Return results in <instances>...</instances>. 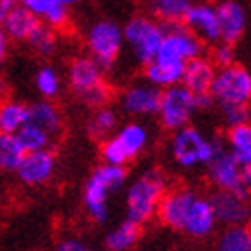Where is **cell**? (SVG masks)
<instances>
[{
  "label": "cell",
  "mask_w": 251,
  "mask_h": 251,
  "mask_svg": "<svg viewBox=\"0 0 251 251\" xmlns=\"http://www.w3.org/2000/svg\"><path fill=\"white\" fill-rule=\"evenodd\" d=\"M215 229H217V219L215 212H212L210 200L196 194V198L190 204V210H188L184 219L182 231L190 237H196V239H202V237H208Z\"/></svg>",
  "instance_id": "obj_18"
},
{
  "label": "cell",
  "mask_w": 251,
  "mask_h": 251,
  "mask_svg": "<svg viewBox=\"0 0 251 251\" xmlns=\"http://www.w3.org/2000/svg\"><path fill=\"white\" fill-rule=\"evenodd\" d=\"M221 41L235 45L247 31V10L239 0H223L215 6Z\"/></svg>",
  "instance_id": "obj_14"
},
{
  "label": "cell",
  "mask_w": 251,
  "mask_h": 251,
  "mask_svg": "<svg viewBox=\"0 0 251 251\" xmlns=\"http://www.w3.org/2000/svg\"><path fill=\"white\" fill-rule=\"evenodd\" d=\"M27 123L35 125V127L43 129L51 137L59 135L64 129V119H61L59 108L53 104V100H35L33 104H27Z\"/></svg>",
  "instance_id": "obj_21"
},
{
  "label": "cell",
  "mask_w": 251,
  "mask_h": 251,
  "mask_svg": "<svg viewBox=\"0 0 251 251\" xmlns=\"http://www.w3.org/2000/svg\"><path fill=\"white\" fill-rule=\"evenodd\" d=\"M35 88L45 100H53L61 92V76L53 66H43L35 74Z\"/></svg>",
  "instance_id": "obj_32"
},
{
  "label": "cell",
  "mask_w": 251,
  "mask_h": 251,
  "mask_svg": "<svg viewBox=\"0 0 251 251\" xmlns=\"http://www.w3.org/2000/svg\"><path fill=\"white\" fill-rule=\"evenodd\" d=\"M86 47L90 57L96 61V66L106 72L117 64L121 51L125 47L123 41V29L112 21H96L86 31Z\"/></svg>",
  "instance_id": "obj_6"
},
{
  "label": "cell",
  "mask_w": 251,
  "mask_h": 251,
  "mask_svg": "<svg viewBox=\"0 0 251 251\" xmlns=\"http://www.w3.org/2000/svg\"><path fill=\"white\" fill-rule=\"evenodd\" d=\"M184 27L190 31L192 35H196L202 43H217L221 41L219 37V23H217V12L212 4H204L198 2L192 4L190 10L186 12L184 17Z\"/></svg>",
  "instance_id": "obj_16"
},
{
  "label": "cell",
  "mask_w": 251,
  "mask_h": 251,
  "mask_svg": "<svg viewBox=\"0 0 251 251\" xmlns=\"http://www.w3.org/2000/svg\"><path fill=\"white\" fill-rule=\"evenodd\" d=\"M215 72L217 68L212 66L208 55H198L184 64L180 84L188 88L192 94H204L210 90V82L215 78Z\"/></svg>",
  "instance_id": "obj_19"
},
{
  "label": "cell",
  "mask_w": 251,
  "mask_h": 251,
  "mask_svg": "<svg viewBox=\"0 0 251 251\" xmlns=\"http://www.w3.org/2000/svg\"><path fill=\"white\" fill-rule=\"evenodd\" d=\"M149 143V131L143 123H125L117 135H108L100 147L104 164L110 166H127L129 161L139 157Z\"/></svg>",
  "instance_id": "obj_4"
},
{
  "label": "cell",
  "mask_w": 251,
  "mask_h": 251,
  "mask_svg": "<svg viewBox=\"0 0 251 251\" xmlns=\"http://www.w3.org/2000/svg\"><path fill=\"white\" fill-rule=\"evenodd\" d=\"M110 96H112V88L106 82H100L98 86L90 88V90H86L82 96H78V100L84 102L86 106H90V108H100V106L108 104Z\"/></svg>",
  "instance_id": "obj_35"
},
{
  "label": "cell",
  "mask_w": 251,
  "mask_h": 251,
  "mask_svg": "<svg viewBox=\"0 0 251 251\" xmlns=\"http://www.w3.org/2000/svg\"><path fill=\"white\" fill-rule=\"evenodd\" d=\"M17 4L33 12L43 25L51 29H64L70 23V8L57 4L55 0H17Z\"/></svg>",
  "instance_id": "obj_22"
},
{
  "label": "cell",
  "mask_w": 251,
  "mask_h": 251,
  "mask_svg": "<svg viewBox=\"0 0 251 251\" xmlns=\"http://www.w3.org/2000/svg\"><path fill=\"white\" fill-rule=\"evenodd\" d=\"M15 135H17L21 147L25 149V153H27V151H41V149H49V147H51V143H53L51 135L45 133L39 127H35V125H31V123H25Z\"/></svg>",
  "instance_id": "obj_29"
},
{
  "label": "cell",
  "mask_w": 251,
  "mask_h": 251,
  "mask_svg": "<svg viewBox=\"0 0 251 251\" xmlns=\"http://www.w3.org/2000/svg\"><path fill=\"white\" fill-rule=\"evenodd\" d=\"M0 188H2V176H0Z\"/></svg>",
  "instance_id": "obj_43"
},
{
  "label": "cell",
  "mask_w": 251,
  "mask_h": 251,
  "mask_svg": "<svg viewBox=\"0 0 251 251\" xmlns=\"http://www.w3.org/2000/svg\"><path fill=\"white\" fill-rule=\"evenodd\" d=\"M196 198V192L190 188H174V190H166V194L161 196L155 217L159 219L161 225L174 229V231H182L184 219L190 210L192 200Z\"/></svg>",
  "instance_id": "obj_13"
},
{
  "label": "cell",
  "mask_w": 251,
  "mask_h": 251,
  "mask_svg": "<svg viewBox=\"0 0 251 251\" xmlns=\"http://www.w3.org/2000/svg\"><path fill=\"white\" fill-rule=\"evenodd\" d=\"M55 251H90L88 249L82 241H78V239H64L57 247H55Z\"/></svg>",
  "instance_id": "obj_37"
},
{
  "label": "cell",
  "mask_w": 251,
  "mask_h": 251,
  "mask_svg": "<svg viewBox=\"0 0 251 251\" xmlns=\"http://www.w3.org/2000/svg\"><path fill=\"white\" fill-rule=\"evenodd\" d=\"M17 6V0H0V25L8 17V12Z\"/></svg>",
  "instance_id": "obj_39"
},
{
  "label": "cell",
  "mask_w": 251,
  "mask_h": 251,
  "mask_svg": "<svg viewBox=\"0 0 251 251\" xmlns=\"http://www.w3.org/2000/svg\"><path fill=\"white\" fill-rule=\"evenodd\" d=\"M57 4H61V6H66V8H70V6H74V4H78L80 0H55Z\"/></svg>",
  "instance_id": "obj_41"
},
{
  "label": "cell",
  "mask_w": 251,
  "mask_h": 251,
  "mask_svg": "<svg viewBox=\"0 0 251 251\" xmlns=\"http://www.w3.org/2000/svg\"><path fill=\"white\" fill-rule=\"evenodd\" d=\"M27 43L37 55L41 57H51L55 51H57V35H55V29L47 27V25H39L27 41Z\"/></svg>",
  "instance_id": "obj_31"
},
{
  "label": "cell",
  "mask_w": 251,
  "mask_h": 251,
  "mask_svg": "<svg viewBox=\"0 0 251 251\" xmlns=\"http://www.w3.org/2000/svg\"><path fill=\"white\" fill-rule=\"evenodd\" d=\"M208 92L217 104H249L251 74L241 64L219 68L210 82Z\"/></svg>",
  "instance_id": "obj_7"
},
{
  "label": "cell",
  "mask_w": 251,
  "mask_h": 251,
  "mask_svg": "<svg viewBox=\"0 0 251 251\" xmlns=\"http://www.w3.org/2000/svg\"><path fill=\"white\" fill-rule=\"evenodd\" d=\"M6 53H8V39H6V35L2 33V29H0V70H2V66H4Z\"/></svg>",
  "instance_id": "obj_40"
},
{
  "label": "cell",
  "mask_w": 251,
  "mask_h": 251,
  "mask_svg": "<svg viewBox=\"0 0 251 251\" xmlns=\"http://www.w3.org/2000/svg\"><path fill=\"white\" fill-rule=\"evenodd\" d=\"M235 57H237V53H235V45L225 43V41L212 43V51H210L208 59L212 61V66H215L217 70H219V68H227V66L237 64Z\"/></svg>",
  "instance_id": "obj_36"
},
{
  "label": "cell",
  "mask_w": 251,
  "mask_h": 251,
  "mask_svg": "<svg viewBox=\"0 0 251 251\" xmlns=\"http://www.w3.org/2000/svg\"><path fill=\"white\" fill-rule=\"evenodd\" d=\"M159 96H161L159 88L143 80L125 88L119 102L123 112L129 117H153L159 106Z\"/></svg>",
  "instance_id": "obj_12"
},
{
  "label": "cell",
  "mask_w": 251,
  "mask_h": 251,
  "mask_svg": "<svg viewBox=\"0 0 251 251\" xmlns=\"http://www.w3.org/2000/svg\"><path fill=\"white\" fill-rule=\"evenodd\" d=\"M192 4V0H149V10L159 23H182Z\"/></svg>",
  "instance_id": "obj_26"
},
{
  "label": "cell",
  "mask_w": 251,
  "mask_h": 251,
  "mask_svg": "<svg viewBox=\"0 0 251 251\" xmlns=\"http://www.w3.org/2000/svg\"><path fill=\"white\" fill-rule=\"evenodd\" d=\"M104 82V72L96 66L90 55H80L70 61L68 68V84L76 96H82L86 90Z\"/></svg>",
  "instance_id": "obj_17"
},
{
  "label": "cell",
  "mask_w": 251,
  "mask_h": 251,
  "mask_svg": "<svg viewBox=\"0 0 251 251\" xmlns=\"http://www.w3.org/2000/svg\"><path fill=\"white\" fill-rule=\"evenodd\" d=\"M182 72H184V64H172V61L153 59V61H149L147 66H143V80L147 84L159 88V90H164V88L180 84Z\"/></svg>",
  "instance_id": "obj_23"
},
{
  "label": "cell",
  "mask_w": 251,
  "mask_h": 251,
  "mask_svg": "<svg viewBox=\"0 0 251 251\" xmlns=\"http://www.w3.org/2000/svg\"><path fill=\"white\" fill-rule=\"evenodd\" d=\"M208 178L217 190L235 192L243 198H249V184H251V168H243L237 161L227 147L212 157L208 164Z\"/></svg>",
  "instance_id": "obj_10"
},
{
  "label": "cell",
  "mask_w": 251,
  "mask_h": 251,
  "mask_svg": "<svg viewBox=\"0 0 251 251\" xmlns=\"http://www.w3.org/2000/svg\"><path fill=\"white\" fill-rule=\"evenodd\" d=\"M208 200H210V206H212V212H215L217 223H223V225H227V227H243L249 221L247 198L235 194V192L217 190Z\"/></svg>",
  "instance_id": "obj_15"
},
{
  "label": "cell",
  "mask_w": 251,
  "mask_h": 251,
  "mask_svg": "<svg viewBox=\"0 0 251 251\" xmlns=\"http://www.w3.org/2000/svg\"><path fill=\"white\" fill-rule=\"evenodd\" d=\"M194 102H196V110H208L212 108L217 102L215 98L210 96V92H204V94H194Z\"/></svg>",
  "instance_id": "obj_38"
},
{
  "label": "cell",
  "mask_w": 251,
  "mask_h": 251,
  "mask_svg": "<svg viewBox=\"0 0 251 251\" xmlns=\"http://www.w3.org/2000/svg\"><path fill=\"white\" fill-rule=\"evenodd\" d=\"M221 106V119L227 125V129L237 127V125L249 123V104H219Z\"/></svg>",
  "instance_id": "obj_34"
},
{
  "label": "cell",
  "mask_w": 251,
  "mask_h": 251,
  "mask_svg": "<svg viewBox=\"0 0 251 251\" xmlns=\"http://www.w3.org/2000/svg\"><path fill=\"white\" fill-rule=\"evenodd\" d=\"M141 239V225H135L125 219L119 227H115L106 235V249L108 251H131Z\"/></svg>",
  "instance_id": "obj_25"
},
{
  "label": "cell",
  "mask_w": 251,
  "mask_h": 251,
  "mask_svg": "<svg viewBox=\"0 0 251 251\" xmlns=\"http://www.w3.org/2000/svg\"><path fill=\"white\" fill-rule=\"evenodd\" d=\"M123 29V41L131 47L133 57L141 66H147L157 55V49L164 39V27L153 17L137 15Z\"/></svg>",
  "instance_id": "obj_5"
},
{
  "label": "cell",
  "mask_w": 251,
  "mask_h": 251,
  "mask_svg": "<svg viewBox=\"0 0 251 251\" xmlns=\"http://www.w3.org/2000/svg\"><path fill=\"white\" fill-rule=\"evenodd\" d=\"M0 98H6V84H4V80H0Z\"/></svg>",
  "instance_id": "obj_42"
},
{
  "label": "cell",
  "mask_w": 251,
  "mask_h": 251,
  "mask_svg": "<svg viewBox=\"0 0 251 251\" xmlns=\"http://www.w3.org/2000/svg\"><path fill=\"white\" fill-rule=\"evenodd\" d=\"M217 251H251V233L245 227H227L223 231Z\"/></svg>",
  "instance_id": "obj_33"
},
{
  "label": "cell",
  "mask_w": 251,
  "mask_h": 251,
  "mask_svg": "<svg viewBox=\"0 0 251 251\" xmlns=\"http://www.w3.org/2000/svg\"><path fill=\"white\" fill-rule=\"evenodd\" d=\"M119 115L108 106L94 108V115L88 121V135L94 139H106V137L117 129Z\"/></svg>",
  "instance_id": "obj_28"
},
{
  "label": "cell",
  "mask_w": 251,
  "mask_h": 251,
  "mask_svg": "<svg viewBox=\"0 0 251 251\" xmlns=\"http://www.w3.org/2000/svg\"><path fill=\"white\" fill-rule=\"evenodd\" d=\"M25 155L17 135L0 133V172H15Z\"/></svg>",
  "instance_id": "obj_30"
},
{
  "label": "cell",
  "mask_w": 251,
  "mask_h": 251,
  "mask_svg": "<svg viewBox=\"0 0 251 251\" xmlns=\"http://www.w3.org/2000/svg\"><path fill=\"white\" fill-rule=\"evenodd\" d=\"M164 39L157 49L155 59L186 64L198 55H204V43L184 27V23H161Z\"/></svg>",
  "instance_id": "obj_9"
},
{
  "label": "cell",
  "mask_w": 251,
  "mask_h": 251,
  "mask_svg": "<svg viewBox=\"0 0 251 251\" xmlns=\"http://www.w3.org/2000/svg\"><path fill=\"white\" fill-rule=\"evenodd\" d=\"M27 104L19 100H2L0 102V133L15 135L27 123Z\"/></svg>",
  "instance_id": "obj_27"
},
{
  "label": "cell",
  "mask_w": 251,
  "mask_h": 251,
  "mask_svg": "<svg viewBox=\"0 0 251 251\" xmlns=\"http://www.w3.org/2000/svg\"><path fill=\"white\" fill-rule=\"evenodd\" d=\"M127 184L125 166H98L84 186V208L94 223H106L108 219V196L117 194Z\"/></svg>",
  "instance_id": "obj_3"
},
{
  "label": "cell",
  "mask_w": 251,
  "mask_h": 251,
  "mask_svg": "<svg viewBox=\"0 0 251 251\" xmlns=\"http://www.w3.org/2000/svg\"><path fill=\"white\" fill-rule=\"evenodd\" d=\"M168 190V178L159 168L143 172L125 194V212L127 221L135 225H145L155 217V210L161 196Z\"/></svg>",
  "instance_id": "obj_1"
},
{
  "label": "cell",
  "mask_w": 251,
  "mask_h": 251,
  "mask_svg": "<svg viewBox=\"0 0 251 251\" xmlns=\"http://www.w3.org/2000/svg\"><path fill=\"white\" fill-rule=\"evenodd\" d=\"M227 145H225L223 135L206 137L198 127H192V125H186V127L174 131L172 141H170L172 157L184 170L206 166Z\"/></svg>",
  "instance_id": "obj_2"
},
{
  "label": "cell",
  "mask_w": 251,
  "mask_h": 251,
  "mask_svg": "<svg viewBox=\"0 0 251 251\" xmlns=\"http://www.w3.org/2000/svg\"><path fill=\"white\" fill-rule=\"evenodd\" d=\"M225 145L227 151L239 161L243 168H251V127L249 123L231 127L225 135Z\"/></svg>",
  "instance_id": "obj_24"
},
{
  "label": "cell",
  "mask_w": 251,
  "mask_h": 251,
  "mask_svg": "<svg viewBox=\"0 0 251 251\" xmlns=\"http://www.w3.org/2000/svg\"><path fill=\"white\" fill-rule=\"evenodd\" d=\"M57 168V159L51 149H41V151H27L23 155L21 164L17 166L15 174L25 186H43L53 178Z\"/></svg>",
  "instance_id": "obj_11"
},
{
  "label": "cell",
  "mask_w": 251,
  "mask_h": 251,
  "mask_svg": "<svg viewBox=\"0 0 251 251\" xmlns=\"http://www.w3.org/2000/svg\"><path fill=\"white\" fill-rule=\"evenodd\" d=\"M39 25H41V21L37 19L33 12H29L27 8H23V6L17 4L8 12V17L2 21L0 29H2V33L6 35V39L25 43Z\"/></svg>",
  "instance_id": "obj_20"
},
{
  "label": "cell",
  "mask_w": 251,
  "mask_h": 251,
  "mask_svg": "<svg viewBox=\"0 0 251 251\" xmlns=\"http://www.w3.org/2000/svg\"><path fill=\"white\" fill-rule=\"evenodd\" d=\"M155 115L159 117V125L166 131H178L186 125H190L192 117L196 115L194 94L184 88L182 84H176L164 88L159 96V106Z\"/></svg>",
  "instance_id": "obj_8"
}]
</instances>
